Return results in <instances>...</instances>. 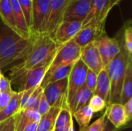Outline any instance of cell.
Here are the masks:
<instances>
[{"label": "cell", "mask_w": 132, "mask_h": 131, "mask_svg": "<svg viewBox=\"0 0 132 131\" xmlns=\"http://www.w3.org/2000/svg\"><path fill=\"white\" fill-rule=\"evenodd\" d=\"M38 124H39V123H36V122L32 123V124H29L27 127H26L25 129L22 131H37Z\"/></svg>", "instance_id": "39"}, {"label": "cell", "mask_w": 132, "mask_h": 131, "mask_svg": "<svg viewBox=\"0 0 132 131\" xmlns=\"http://www.w3.org/2000/svg\"><path fill=\"white\" fill-rule=\"evenodd\" d=\"M50 109V106L49 105L45 96L43 95V93L42 94V97L40 98L38 107H37V112L39 113V114L43 117V115H45Z\"/></svg>", "instance_id": "36"}, {"label": "cell", "mask_w": 132, "mask_h": 131, "mask_svg": "<svg viewBox=\"0 0 132 131\" xmlns=\"http://www.w3.org/2000/svg\"><path fill=\"white\" fill-rule=\"evenodd\" d=\"M67 86L68 76L48 84L43 89V95L45 96L50 107H62L64 101H67Z\"/></svg>", "instance_id": "8"}, {"label": "cell", "mask_w": 132, "mask_h": 131, "mask_svg": "<svg viewBox=\"0 0 132 131\" xmlns=\"http://www.w3.org/2000/svg\"><path fill=\"white\" fill-rule=\"evenodd\" d=\"M119 41V40H118ZM128 57L132 59V27L131 21H126L123 26V42H119Z\"/></svg>", "instance_id": "28"}, {"label": "cell", "mask_w": 132, "mask_h": 131, "mask_svg": "<svg viewBox=\"0 0 132 131\" xmlns=\"http://www.w3.org/2000/svg\"><path fill=\"white\" fill-rule=\"evenodd\" d=\"M97 74H96L92 70L89 69L87 72L84 86L88 88L93 93L95 90L96 85H97Z\"/></svg>", "instance_id": "33"}, {"label": "cell", "mask_w": 132, "mask_h": 131, "mask_svg": "<svg viewBox=\"0 0 132 131\" xmlns=\"http://www.w3.org/2000/svg\"><path fill=\"white\" fill-rule=\"evenodd\" d=\"M32 48L22 61L10 69V81H13L26 71L41 66L49 64L53 59L60 45L57 44L52 36L43 33L38 36H31Z\"/></svg>", "instance_id": "1"}, {"label": "cell", "mask_w": 132, "mask_h": 131, "mask_svg": "<svg viewBox=\"0 0 132 131\" xmlns=\"http://www.w3.org/2000/svg\"><path fill=\"white\" fill-rule=\"evenodd\" d=\"M131 99H132V59H130L128 63L121 88L120 103L124 105Z\"/></svg>", "instance_id": "23"}, {"label": "cell", "mask_w": 132, "mask_h": 131, "mask_svg": "<svg viewBox=\"0 0 132 131\" xmlns=\"http://www.w3.org/2000/svg\"><path fill=\"white\" fill-rule=\"evenodd\" d=\"M93 115L94 113L89 106H85L73 113V117L76 119L79 125L80 131H84L89 126Z\"/></svg>", "instance_id": "26"}, {"label": "cell", "mask_w": 132, "mask_h": 131, "mask_svg": "<svg viewBox=\"0 0 132 131\" xmlns=\"http://www.w3.org/2000/svg\"><path fill=\"white\" fill-rule=\"evenodd\" d=\"M94 95L99 96L106 103L107 107L110 105L111 99V83L106 69H103L97 74V80Z\"/></svg>", "instance_id": "18"}, {"label": "cell", "mask_w": 132, "mask_h": 131, "mask_svg": "<svg viewBox=\"0 0 132 131\" xmlns=\"http://www.w3.org/2000/svg\"><path fill=\"white\" fill-rule=\"evenodd\" d=\"M108 120L117 129H121L128 123V118L124 109V106L121 103H111L106 107Z\"/></svg>", "instance_id": "16"}, {"label": "cell", "mask_w": 132, "mask_h": 131, "mask_svg": "<svg viewBox=\"0 0 132 131\" xmlns=\"http://www.w3.org/2000/svg\"><path fill=\"white\" fill-rule=\"evenodd\" d=\"M88 106L91 108L93 113H99L101 112L104 109L107 107V104L105 101L97 95H93L90 100Z\"/></svg>", "instance_id": "30"}, {"label": "cell", "mask_w": 132, "mask_h": 131, "mask_svg": "<svg viewBox=\"0 0 132 131\" xmlns=\"http://www.w3.org/2000/svg\"><path fill=\"white\" fill-rule=\"evenodd\" d=\"M131 59L121 46V52L105 68L111 83L110 104L120 103L122 84L125 80V73L128 61Z\"/></svg>", "instance_id": "3"}, {"label": "cell", "mask_w": 132, "mask_h": 131, "mask_svg": "<svg viewBox=\"0 0 132 131\" xmlns=\"http://www.w3.org/2000/svg\"><path fill=\"white\" fill-rule=\"evenodd\" d=\"M87 70H88L87 66L80 59L74 63L68 76L67 103L70 112L72 110L73 101L77 92L84 85Z\"/></svg>", "instance_id": "5"}, {"label": "cell", "mask_w": 132, "mask_h": 131, "mask_svg": "<svg viewBox=\"0 0 132 131\" xmlns=\"http://www.w3.org/2000/svg\"><path fill=\"white\" fill-rule=\"evenodd\" d=\"M104 25L105 23L88 24L84 25L73 39L82 49L89 43L93 42L99 35L105 30Z\"/></svg>", "instance_id": "15"}, {"label": "cell", "mask_w": 132, "mask_h": 131, "mask_svg": "<svg viewBox=\"0 0 132 131\" xmlns=\"http://www.w3.org/2000/svg\"><path fill=\"white\" fill-rule=\"evenodd\" d=\"M90 5L91 0H71L65 10L63 21L83 23L89 13Z\"/></svg>", "instance_id": "11"}, {"label": "cell", "mask_w": 132, "mask_h": 131, "mask_svg": "<svg viewBox=\"0 0 132 131\" xmlns=\"http://www.w3.org/2000/svg\"><path fill=\"white\" fill-rule=\"evenodd\" d=\"M21 9L24 14V17L29 29L31 25V13H32V0H18Z\"/></svg>", "instance_id": "31"}, {"label": "cell", "mask_w": 132, "mask_h": 131, "mask_svg": "<svg viewBox=\"0 0 132 131\" xmlns=\"http://www.w3.org/2000/svg\"><path fill=\"white\" fill-rule=\"evenodd\" d=\"M111 10L110 0H91L89 13L82 26L88 24L105 23Z\"/></svg>", "instance_id": "12"}, {"label": "cell", "mask_w": 132, "mask_h": 131, "mask_svg": "<svg viewBox=\"0 0 132 131\" xmlns=\"http://www.w3.org/2000/svg\"><path fill=\"white\" fill-rule=\"evenodd\" d=\"M32 40L24 39L5 25L0 28V69L23 59L32 48Z\"/></svg>", "instance_id": "2"}, {"label": "cell", "mask_w": 132, "mask_h": 131, "mask_svg": "<svg viewBox=\"0 0 132 131\" xmlns=\"http://www.w3.org/2000/svg\"><path fill=\"white\" fill-rule=\"evenodd\" d=\"M74 64L72 65H68L63 67H61L60 69H57L56 70H54L53 72H52L50 74L47 75V76H44V78L40 84V86L44 89L48 84L63 80L66 77H67L72 69V67Z\"/></svg>", "instance_id": "25"}, {"label": "cell", "mask_w": 132, "mask_h": 131, "mask_svg": "<svg viewBox=\"0 0 132 131\" xmlns=\"http://www.w3.org/2000/svg\"><path fill=\"white\" fill-rule=\"evenodd\" d=\"M81 28L82 23L80 22L63 21L56 29L53 39L57 44L61 46L73 39Z\"/></svg>", "instance_id": "14"}, {"label": "cell", "mask_w": 132, "mask_h": 131, "mask_svg": "<svg viewBox=\"0 0 132 131\" xmlns=\"http://www.w3.org/2000/svg\"><path fill=\"white\" fill-rule=\"evenodd\" d=\"M49 7L50 0H32L30 36H38L45 32Z\"/></svg>", "instance_id": "6"}, {"label": "cell", "mask_w": 132, "mask_h": 131, "mask_svg": "<svg viewBox=\"0 0 132 131\" xmlns=\"http://www.w3.org/2000/svg\"><path fill=\"white\" fill-rule=\"evenodd\" d=\"M121 0H110V7L112 9L114 6L118 5Z\"/></svg>", "instance_id": "41"}, {"label": "cell", "mask_w": 132, "mask_h": 131, "mask_svg": "<svg viewBox=\"0 0 132 131\" xmlns=\"http://www.w3.org/2000/svg\"><path fill=\"white\" fill-rule=\"evenodd\" d=\"M123 106H124V109H125L128 120L129 122V121H131L132 118V99L129 100Z\"/></svg>", "instance_id": "38"}, {"label": "cell", "mask_w": 132, "mask_h": 131, "mask_svg": "<svg viewBox=\"0 0 132 131\" xmlns=\"http://www.w3.org/2000/svg\"><path fill=\"white\" fill-rule=\"evenodd\" d=\"M15 131H22L29 124L36 122L39 123L41 116L37 110L32 109L21 110L15 115Z\"/></svg>", "instance_id": "20"}, {"label": "cell", "mask_w": 132, "mask_h": 131, "mask_svg": "<svg viewBox=\"0 0 132 131\" xmlns=\"http://www.w3.org/2000/svg\"><path fill=\"white\" fill-rule=\"evenodd\" d=\"M80 54L81 48L74 42L73 39L61 45L52 59L45 76L50 74L54 70L61 67L74 64L78 59H80Z\"/></svg>", "instance_id": "4"}, {"label": "cell", "mask_w": 132, "mask_h": 131, "mask_svg": "<svg viewBox=\"0 0 132 131\" xmlns=\"http://www.w3.org/2000/svg\"><path fill=\"white\" fill-rule=\"evenodd\" d=\"M93 95H94V93L84 85L80 89V90L77 92V93L75 97L73 104V107H72V110H71L72 114L75 111L80 110V108H82L85 106H88L90 100Z\"/></svg>", "instance_id": "27"}, {"label": "cell", "mask_w": 132, "mask_h": 131, "mask_svg": "<svg viewBox=\"0 0 132 131\" xmlns=\"http://www.w3.org/2000/svg\"><path fill=\"white\" fill-rule=\"evenodd\" d=\"M70 1L71 0H50L49 15L44 33L53 38L56 29L63 21L65 10Z\"/></svg>", "instance_id": "9"}, {"label": "cell", "mask_w": 132, "mask_h": 131, "mask_svg": "<svg viewBox=\"0 0 132 131\" xmlns=\"http://www.w3.org/2000/svg\"><path fill=\"white\" fill-rule=\"evenodd\" d=\"M0 131H15V116L0 123Z\"/></svg>", "instance_id": "35"}, {"label": "cell", "mask_w": 132, "mask_h": 131, "mask_svg": "<svg viewBox=\"0 0 132 131\" xmlns=\"http://www.w3.org/2000/svg\"><path fill=\"white\" fill-rule=\"evenodd\" d=\"M50 64V63L46 64L33 69L26 71L12 82L19 84V91H25L32 88H36L38 86H40L44 76L49 69Z\"/></svg>", "instance_id": "10"}, {"label": "cell", "mask_w": 132, "mask_h": 131, "mask_svg": "<svg viewBox=\"0 0 132 131\" xmlns=\"http://www.w3.org/2000/svg\"><path fill=\"white\" fill-rule=\"evenodd\" d=\"M61 107H50V110L43 117L38 124L37 131H53L56 118L59 115Z\"/></svg>", "instance_id": "22"}, {"label": "cell", "mask_w": 132, "mask_h": 131, "mask_svg": "<svg viewBox=\"0 0 132 131\" xmlns=\"http://www.w3.org/2000/svg\"><path fill=\"white\" fill-rule=\"evenodd\" d=\"M94 42L98 49L104 69L121 50V45L118 39L108 36L105 30L99 35Z\"/></svg>", "instance_id": "7"}, {"label": "cell", "mask_w": 132, "mask_h": 131, "mask_svg": "<svg viewBox=\"0 0 132 131\" xmlns=\"http://www.w3.org/2000/svg\"><path fill=\"white\" fill-rule=\"evenodd\" d=\"M43 91V89L40 86H38L32 93L29 100L27 101L26 104L25 105V107L22 110H24V109H32V110H37V107H38L40 98L42 97Z\"/></svg>", "instance_id": "29"}, {"label": "cell", "mask_w": 132, "mask_h": 131, "mask_svg": "<svg viewBox=\"0 0 132 131\" xmlns=\"http://www.w3.org/2000/svg\"><path fill=\"white\" fill-rule=\"evenodd\" d=\"M11 81L10 80L5 77L3 75L0 77V93L11 90Z\"/></svg>", "instance_id": "37"}, {"label": "cell", "mask_w": 132, "mask_h": 131, "mask_svg": "<svg viewBox=\"0 0 132 131\" xmlns=\"http://www.w3.org/2000/svg\"><path fill=\"white\" fill-rule=\"evenodd\" d=\"M15 92V91L11 89V90H9L5 92L0 93V111L2 110L9 104Z\"/></svg>", "instance_id": "34"}, {"label": "cell", "mask_w": 132, "mask_h": 131, "mask_svg": "<svg viewBox=\"0 0 132 131\" xmlns=\"http://www.w3.org/2000/svg\"><path fill=\"white\" fill-rule=\"evenodd\" d=\"M53 131H74L73 114L69 109L67 100L62 104Z\"/></svg>", "instance_id": "17"}, {"label": "cell", "mask_w": 132, "mask_h": 131, "mask_svg": "<svg viewBox=\"0 0 132 131\" xmlns=\"http://www.w3.org/2000/svg\"><path fill=\"white\" fill-rule=\"evenodd\" d=\"M0 17L4 25L18 33L10 0H0Z\"/></svg>", "instance_id": "24"}, {"label": "cell", "mask_w": 132, "mask_h": 131, "mask_svg": "<svg viewBox=\"0 0 132 131\" xmlns=\"http://www.w3.org/2000/svg\"><path fill=\"white\" fill-rule=\"evenodd\" d=\"M2 73H1V70H0V77L2 76Z\"/></svg>", "instance_id": "42"}, {"label": "cell", "mask_w": 132, "mask_h": 131, "mask_svg": "<svg viewBox=\"0 0 132 131\" xmlns=\"http://www.w3.org/2000/svg\"><path fill=\"white\" fill-rule=\"evenodd\" d=\"M13 13V17L17 29L18 34L24 39H30V32L27 26L24 14L18 2V0H10Z\"/></svg>", "instance_id": "19"}, {"label": "cell", "mask_w": 132, "mask_h": 131, "mask_svg": "<svg viewBox=\"0 0 132 131\" xmlns=\"http://www.w3.org/2000/svg\"><path fill=\"white\" fill-rule=\"evenodd\" d=\"M80 59L89 69L92 70L96 74H98L104 69L100 53L94 42L81 49Z\"/></svg>", "instance_id": "13"}, {"label": "cell", "mask_w": 132, "mask_h": 131, "mask_svg": "<svg viewBox=\"0 0 132 131\" xmlns=\"http://www.w3.org/2000/svg\"><path fill=\"white\" fill-rule=\"evenodd\" d=\"M23 91L15 92L9 104L0 111V123L15 116L21 110V100Z\"/></svg>", "instance_id": "21"}, {"label": "cell", "mask_w": 132, "mask_h": 131, "mask_svg": "<svg viewBox=\"0 0 132 131\" xmlns=\"http://www.w3.org/2000/svg\"><path fill=\"white\" fill-rule=\"evenodd\" d=\"M120 129H117L115 128L108 120H107L106 124H105V126H104V128L103 131H119Z\"/></svg>", "instance_id": "40"}, {"label": "cell", "mask_w": 132, "mask_h": 131, "mask_svg": "<svg viewBox=\"0 0 132 131\" xmlns=\"http://www.w3.org/2000/svg\"><path fill=\"white\" fill-rule=\"evenodd\" d=\"M107 120V111L105 110L104 114L100 117V118H98L92 124L88 126L84 131H103Z\"/></svg>", "instance_id": "32"}]
</instances>
